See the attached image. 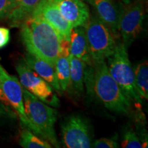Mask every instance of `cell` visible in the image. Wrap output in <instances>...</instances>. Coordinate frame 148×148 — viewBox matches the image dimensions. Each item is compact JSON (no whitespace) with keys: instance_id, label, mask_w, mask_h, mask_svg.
I'll return each instance as SVG.
<instances>
[{"instance_id":"obj_21","label":"cell","mask_w":148,"mask_h":148,"mask_svg":"<svg viewBox=\"0 0 148 148\" xmlns=\"http://www.w3.org/2000/svg\"><path fill=\"white\" fill-rule=\"evenodd\" d=\"M14 8V0H0V19L8 17Z\"/></svg>"},{"instance_id":"obj_26","label":"cell","mask_w":148,"mask_h":148,"mask_svg":"<svg viewBox=\"0 0 148 148\" xmlns=\"http://www.w3.org/2000/svg\"><path fill=\"white\" fill-rule=\"evenodd\" d=\"M8 112H9V108L0 101V117L6 114Z\"/></svg>"},{"instance_id":"obj_2","label":"cell","mask_w":148,"mask_h":148,"mask_svg":"<svg viewBox=\"0 0 148 148\" xmlns=\"http://www.w3.org/2000/svg\"><path fill=\"white\" fill-rule=\"evenodd\" d=\"M94 92L104 106L112 112L129 114L132 109L131 101L110 75L105 60L93 62Z\"/></svg>"},{"instance_id":"obj_14","label":"cell","mask_w":148,"mask_h":148,"mask_svg":"<svg viewBox=\"0 0 148 148\" xmlns=\"http://www.w3.org/2000/svg\"><path fill=\"white\" fill-rule=\"evenodd\" d=\"M70 53L82 60L88 65H92L84 27H73L70 32Z\"/></svg>"},{"instance_id":"obj_27","label":"cell","mask_w":148,"mask_h":148,"mask_svg":"<svg viewBox=\"0 0 148 148\" xmlns=\"http://www.w3.org/2000/svg\"><path fill=\"white\" fill-rule=\"evenodd\" d=\"M122 1H123V2L125 3V4H129V3L134 2V1H138V0H122Z\"/></svg>"},{"instance_id":"obj_18","label":"cell","mask_w":148,"mask_h":148,"mask_svg":"<svg viewBox=\"0 0 148 148\" xmlns=\"http://www.w3.org/2000/svg\"><path fill=\"white\" fill-rule=\"evenodd\" d=\"M134 81L137 91L143 99H148V64L147 61L139 63L135 68Z\"/></svg>"},{"instance_id":"obj_10","label":"cell","mask_w":148,"mask_h":148,"mask_svg":"<svg viewBox=\"0 0 148 148\" xmlns=\"http://www.w3.org/2000/svg\"><path fill=\"white\" fill-rule=\"evenodd\" d=\"M31 16L39 17L47 22L58 32L61 39H69L72 27L61 14L53 0H40Z\"/></svg>"},{"instance_id":"obj_24","label":"cell","mask_w":148,"mask_h":148,"mask_svg":"<svg viewBox=\"0 0 148 148\" xmlns=\"http://www.w3.org/2000/svg\"><path fill=\"white\" fill-rule=\"evenodd\" d=\"M10 34L9 29L0 27V49L5 47L10 41Z\"/></svg>"},{"instance_id":"obj_17","label":"cell","mask_w":148,"mask_h":148,"mask_svg":"<svg viewBox=\"0 0 148 148\" xmlns=\"http://www.w3.org/2000/svg\"><path fill=\"white\" fill-rule=\"evenodd\" d=\"M55 71L59 86L62 92L65 91L70 86V62L69 58L59 56L55 64Z\"/></svg>"},{"instance_id":"obj_25","label":"cell","mask_w":148,"mask_h":148,"mask_svg":"<svg viewBox=\"0 0 148 148\" xmlns=\"http://www.w3.org/2000/svg\"><path fill=\"white\" fill-rule=\"evenodd\" d=\"M0 101L3 103L4 106H5L7 108H9V107H10V105L9 102L7 100L6 97H5L4 94H3V92L2 90V88H1V82H0Z\"/></svg>"},{"instance_id":"obj_5","label":"cell","mask_w":148,"mask_h":148,"mask_svg":"<svg viewBox=\"0 0 148 148\" xmlns=\"http://www.w3.org/2000/svg\"><path fill=\"white\" fill-rule=\"evenodd\" d=\"M84 27L92 63L105 60L114 53L117 44L115 37L100 19L90 17Z\"/></svg>"},{"instance_id":"obj_28","label":"cell","mask_w":148,"mask_h":148,"mask_svg":"<svg viewBox=\"0 0 148 148\" xmlns=\"http://www.w3.org/2000/svg\"><path fill=\"white\" fill-rule=\"evenodd\" d=\"M86 1H87L88 3H90V4H92V3H93V1L94 0H86Z\"/></svg>"},{"instance_id":"obj_19","label":"cell","mask_w":148,"mask_h":148,"mask_svg":"<svg viewBox=\"0 0 148 148\" xmlns=\"http://www.w3.org/2000/svg\"><path fill=\"white\" fill-rule=\"evenodd\" d=\"M19 145L24 148H51L49 142L34 134L29 129H24L20 135Z\"/></svg>"},{"instance_id":"obj_11","label":"cell","mask_w":148,"mask_h":148,"mask_svg":"<svg viewBox=\"0 0 148 148\" xmlns=\"http://www.w3.org/2000/svg\"><path fill=\"white\" fill-rule=\"evenodd\" d=\"M61 14L72 28L84 27L90 18L88 5L82 0H53Z\"/></svg>"},{"instance_id":"obj_20","label":"cell","mask_w":148,"mask_h":148,"mask_svg":"<svg viewBox=\"0 0 148 148\" xmlns=\"http://www.w3.org/2000/svg\"><path fill=\"white\" fill-rule=\"evenodd\" d=\"M121 147L124 148H143L142 142L132 129L127 130L123 134Z\"/></svg>"},{"instance_id":"obj_3","label":"cell","mask_w":148,"mask_h":148,"mask_svg":"<svg viewBox=\"0 0 148 148\" xmlns=\"http://www.w3.org/2000/svg\"><path fill=\"white\" fill-rule=\"evenodd\" d=\"M24 109L33 127V133L59 147L54 129L58 112L22 86Z\"/></svg>"},{"instance_id":"obj_4","label":"cell","mask_w":148,"mask_h":148,"mask_svg":"<svg viewBox=\"0 0 148 148\" xmlns=\"http://www.w3.org/2000/svg\"><path fill=\"white\" fill-rule=\"evenodd\" d=\"M108 69L125 95L131 102L140 105L143 99L137 91L134 81V72L129 60L127 49L121 43L116 44L114 53L106 58Z\"/></svg>"},{"instance_id":"obj_16","label":"cell","mask_w":148,"mask_h":148,"mask_svg":"<svg viewBox=\"0 0 148 148\" xmlns=\"http://www.w3.org/2000/svg\"><path fill=\"white\" fill-rule=\"evenodd\" d=\"M70 80L73 90L81 94L84 90V79L86 64L82 60L70 53Z\"/></svg>"},{"instance_id":"obj_6","label":"cell","mask_w":148,"mask_h":148,"mask_svg":"<svg viewBox=\"0 0 148 148\" xmlns=\"http://www.w3.org/2000/svg\"><path fill=\"white\" fill-rule=\"evenodd\" d=\"M15 68L22 86L47 105L53 107L59 106L60 101L51 86L30 69L23 59L18 61Z\"/></svg>"},{"instance_id":"obj_13","label":"cell","mask_w":148,"mask_h":148,"mask_svg":"<svg viewBox=\"0 0 148 148\" xmlns=\"http://www.w3.org/2000/svg\"><path fill=\"white\" fill-rule=\"evenodd\" d=\"M23 60L30 69L50 85L51 88L60 95L62 94V90L56 75L54 66L28 53L23 58Z\"/></svg>"},{"instance_id":"obj_12","label":"cell","mask_w":148,"mask_h":148,"mask_svg":"<svg viewBox=\"0 0 148 148\" xmlns=\"http://www.w3.org/2000/svg\"><path fill=\"white\" fill-rule=\"evenodd\" d=\"M92 5L97 17L108 27L115 38L119 35V20L121 10L113 0H94Z\"/></svg>"},{"instance_id":"obj_22","label":"cell","mask_w":148,"mask_h":148,"mask_svg":"<svg viewBox=\"0 0 148 148\" xmlns=\"http://www.w3.org/2000/svg\"><path fill=\"white\" fill-rule=\"evenodd\" d=\"M92 147L96 148H116L119 147V143L112 138H102L95 140Z\"/></svg>"},{"instance_id":"obj_1","label":"cell","mask_w":148,"mask_h":148,"mask_svg":"<svg viewBox=\"0 0 148 148\" xmlns=\"http://www.w3.org/2000/svg\"><path fill=\"white\" fill-rule=\"evenodd\" d=\"M21 37L27 53L55 66L60 37L42 18L31 16L20 25Z\"/></svg>"},{"instance_id":"obj_9","label":"cell","mask_w":148,"mask_h":148,"mask_svg":"<svg viewBox=\"0 0 148 148\" xmlns=\"http://www.w3.org/2000/svg\"><path fill=\"white\" fill-rule=\"evenodd\" d=\"M0 82L5 97L10 106L15 110L22 123L33 132V127L27 119L23 105L22 86L18 79L11 75L0 64Z\"/></svg>"},{"instance_id":"obj_23","label":"cell","mask_w":148,"mask_h":148,"mask_svg":"<svg viewBox=\"0 0 148 148\" xmlns=\"http://www.w3.org/2000/svg\"><path fill=\"white\" fill-rule=\"evenodd\" d=\"M70 55V40L62 38L60 39L59 46V56L68 57Z\"/></svg>"},{"instance_id":"obj_15","label":"cell","mask_w":148,"mask_h":148,"mask_svg":"<svg viewBox=\"0 0 148 148\" xmlns=\"http://www.w3.org/2000/svg\"><path fill=\"white\" fill-rule=\"evenodd\" d=\"M15 8L8 16L12 27L20 25L32 15L35 7L40 0H14Z\"/></svg>"},{"instance_id":"obj_7","label":"cell","mask_w":148,"mask_h":148,"mask_svg":"<svg viewBox=\"0 0 148 148\" xmlns=\"http://www.w3.org/2000/svg\"><path fill=\"white\" fill-rule=\"evenodd\" d=\"M62 141L66 148H89L91 134L87 120L80 115L69 116L61 127Z\"/></svg>"},{"instance_id":"obj_8","label":"cell","mask_w":148,"mask_h":148,"mask_svg":"<svg viewBox=\"0 0 148 148\" xmlns=\"http://www.w3.org/2000/svg\"><path fill=\"white\" fill-rule=\"evenodd\" d=\"M121 10L119 20V32L123 45L127 49L136 40L142 29L145 12L143 5L139 1L129 3Z\"/></svg>"}]
</instances>
